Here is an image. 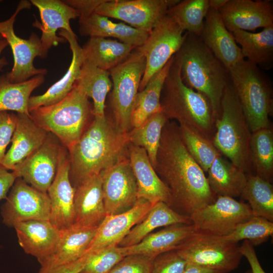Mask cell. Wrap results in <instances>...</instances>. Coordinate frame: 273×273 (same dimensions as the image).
Returning a JSON list of instances; mask_svg holds the SVG:
<instances>
[{
  "label": "cell",
  "mask_w": 273,
  "mask_h": 273,
  "mask_svg": "<svg viewBox=\"0 0 273 273\" xmlns=\"http://www.w3.org/2000/svg\"><path fill=\"white\" fill-rule=\"evenodd\" d=\"M127 155L136 182L138 198L152 204L163 202L171 207L169 190L158 176L146 150L129 143Z\"/></svg>",
  "instance_id": "21"
},
{
  "label": "cell",
  "mask_w": 273,
  "mask_h": 273,
  "mask_svg": "<svg viewBox=\"0 0 273 273\" xmlns=\"http://www.w3.org/2000/svg\"><path fill=\"white\" fill-rule=\"evenodd\" d=\"M2 207L3 222L8 226L30 220H50L51 204L47 193L17 178Z\"/></svg>",
  "instance_id": "14"
},
{
  "label": "cell",
  "mask_w": 273,
  "mask_h": 273,
  "mask_svg": "<svg viewBox=\"0 0 273 273\" xmlns=\"http://www.w3.org/2000/svg\"><path fill=\"white\" fill-rule=\"evenodd\" d=\"M183 273H224L223 271L210 269L195 264L187 263Z\"/></svg>",
  "instance_id": "50"
},
{
  "label": "cell",
  "mask_w": 273,
  "mask_h": 273,
  "mask_svg": "<svg viewBox=\"0 0 273 273\" xmlns=\"http://www.w3.org/2000/svg\"><path fill=\"white\" fill-rule=\"evenodd\" d=\"M79 32L83 36L116 38L135 48L142 46L149 34L124 23L114 22L94 11L79 13Z\"/></svg>",
  "instance_id": "27"
},
{
  "label": "cell",
  "mask_w": 273,
  "mask_h": 273,
  "mask_svg": "<svg viewBox=\"0 0 273 273\" xmlns=\"http://www.w3.org/2000/svg\"><path fill=\"white\" fill-rule=\"evenodd\" d=\"M272 234V222L262 217L253 215L248 220L239 224L231 233L221 237L235 243L248 240L254 246L266 242Z\"/></svg>",
  "instance_id": "42"
},
{
  "label": "cell",
  "mask_w": 273,
  "mask_h": 273,
  "mask_svg": "<svg viewBox=\"0 0 273 273\" xmlns=\"http://www.w3.org/2000/svg\"><path fill=\"white\" fill-rule=\"evenodd\" d=\"M228 0H209V8L218 11Z\"/></svg>",
  "instance_id": "52"
},
{
  "label": "cell",
  "mask_w": 273,
  "mask_h": 273,
  "mask_svg": "<svg viewBox=\"0 0 273 273\" xmlns=\"http://www.w3.org/2000/svg\"><path fill=\"white\" fill-rule=\"evenodd\" d=\"M186 32L184 42L174 55L182 80L208 99L215 120L220 115L221 99L230 81L229 71L200 36Z\"/></svg>",
  "instance_id": "3"
},
{
  "label": "cell",
  "mask_w": 273,
  "mask_h": 273,
  "mask_svg": "<svg viewBox=\"0 0 273 273\" xmlns=\"http://www.w3.org/2000/svg\"><path fill=\"white\" fill-rule=\"evenodd\" d=\"M3 39H4V38L2 37V36L0 34V41L2 40Z\"/></svg>",
  "instance_id": "53"
},
{
  "label": "cell",
  "mask_w": 273,
  "mask_h": 273,
  "mask_svg": "<svg viewBox=\"0 0 273 273\" xmlns=\"http://www.w3.org/2000/svg\"><path fill=\"white\" fill-rule=\"evenodd\" d=\"M135 47L110 38L92 37L82 47L84 61L109 71L124 61Z\"/></svg>",
  "instance_id": "31"
},
{
  "label": "cell",
  "mask_w": 273,
  "mask_h": 273,
  "mask_svg": "<svg viewBox=\"0 0 273 273\" xmlns=\"http://www.w3.org/2000/svg\"><path fill=\"white\" fill-rule=\"evenodd\" d=\"M231 32L254 31L273 25V7L270 1L228 0L218 10Z\"/></svg>",
  "instance_id": "20"
},
{
  "label": "cell",
  "mask_w": 273,
  "mask_h": 273,
  "mask_svg": "<svg viewBox=\"0 0 273 273\" xmlns=\"http://www.w3.org/2000/svg\"><path fill=\"white\" fill-rule=\"evenodd\" d=\"M246 60L259 68H270L273 62V25L257 33L242 30L232 32Z\"/></svg>",
  "instance_id": "33"
},
{
  "label": "cell",
  "mask_w": 273,
  "mask_h": 273,
  "mask_svg": "<svg viewBox=\"0 0 273 273\" xmlns=\"http://www.w3.org/2000/svg\"><path fill=\"white\" fill-rule=\"evenodd\" d=\"M48 132L37 125L30 115L17 113L12 145L0 167L13 170L14 167L35 152L46 141Z\"/></svg>",
  "instance_id": "23"
},
{
  "label": "cell",
  "mask_w": 273,
  "mask_h": 273,
  "mask_svg": "<svg viewBox=\"0 0 273 273\" xmlns=\"http://www.w3.org/2000/svg\"><path fill=\"white\" fill-rule=\"evenodd\" d=\"M58 34L69 44L72 56L71 62L63 76L44 93L30 97L28 103L29 111L40 107L52 105L62 100L71 91L79 75L84 58L77 36L64 30H60Z\"/></svg>",
  "instance_id": "28"
},
{
  "label": "cell",
  "mask_w": 273,
  "mask_h": 273,
  "mask_svg": "<svg viewBox=\"0 0 273 273\" xmlns=\"http://www.w3.org/2000/svg\"><path fill=\"white\" fill-rule=\"evenodd\" d=\"M182 141L188 152L201 167L207 172L214 159L221 154L210 139L198 132L185 126H178Z\"/></svg>",
  "instance_id": "41"
},
{
  "label": "cell",
  "mask_w": 273,
  "mask_h": 273,
  "mask_svg": "<svg viewBox=\"0 0 273 273\" xmlns=\"http://www.w3.org/2000/svg\"><path fill=\"white\" fill-rule=\"evenodd\" d=\"M174 55L150 79L145 88L137 94L131 114L132 128L142 125L151 116L162 111L160 103L163 84Z\"/></svg>",
  "instance_id": "34"
},
{
  "label": "cell",
  "mask_w": 273,
  "mask_h": 273,
  "mask_svg": "<svg viewBox=\"0 0 273 273\" xmlns=\"http://www.w3.org/2000/svg\"><path fill=\"white\" fill-rule=\"evenodd\" d=\"M62 144L49 132L42 146L12 172L35 189L47 193L57 173Z\"/></svg>",
  "instance_id": "16"
},
{
  "label": "cell",
  "mask_w": 273,
  "mask_h": 273,
  "mask_svg": "<svg viewBox=\"0 0 273 273\" xmlns=\"http://www.w3.org/2000/svg\"><path fill=\"white\" fill-rule=\"evenodd\" d=\"M145 59L136 48L122 62L109 72L112 83L110 105L118 131L128 132L131 114L145 72Z\"/></svg>",
  "instance_id": "8"
},
{
  "label": "cell",
  "mask_w": 273,
  "mask_h": 273,
  "mask_svg": "<svg viewBox=\"0 0 273 273\" xmlns=\"http://www.w3.org/2000/svg\"><path fill=\"white\" fill-rule=\"evenodd\" d=\"M8 46V43L5 39L0 41V56L2 53ZM9 63L5 57H0V71L3 70V68L8 65Z\"/></svg>",
  "instance_id": "51"
},
{
  "label": "cell",
  "mask_w": 273,
  "mask_h": 273,
  "mask_svg": "<svg viewBox=\"0 0 273 273\" xmlns=\"http://www.w3.org/2000/svg\"><path fill=\"white\" fill-rule=\"evenodd\" d=\"M1 2H2V1H1V0H0V3H1Z\"/></svg>",
  "instance_id": "54"
},
{
  "label": "cell",
  "mask_w": 273,
  "mask_h": 273,
  "mask_svg": "<svg viewBox=\"0 0 273 273\" xmlns=\"http://www.w3.org/2000/svg\"><path fill=\"white\" fill-rule=\"evenodd\" d=\"M86 257L87 254L85 253L78 260L57 267L49 273H80L85 264Z\"/></svg>",
  "instance_id": "49"
},
{
  "label": "cell",
  "mask_w": 273,
  "mask_h": 273,
  "mask_svg": "<svg viewBox=\"0 0 273 273\" xmlns=\"http://www.w3.org/2000/svg\"><path fill=\"white\" fill-rule=\"evenodd\" d=\"M18 243L24 252L35 257L40 264L53 253L61 230L50 220H30L15 223Z\"/></svg>",
  "instance_id": "26"
},
{
  "label": "cell",
  "mask_w": 273,
  "mask_h": 273,
  "mask_svg": "<svg viewBox=\"0 0 273 273\" xmlns=\"http://www.w3.org/2000/svg\"><path fill=\"white\" fill-rule=\"evenodd\" d=\"M229 73L251 132L269 126L272 89L267 75L245 59L229 69Z\"/></svg>",
  "instance_id": "7"
},
{
  "label": "cell",
  "mask_w": 273,
  "mask_h": 273,
  "mask_svg": "<svg viewBox=\"0 0 273 273\" xmlns=\"http://www.w3.org/2000/svg\"><path fill=\"white\" fill-rule=\"evenodd\" d=\"M154 169L169 190L171 207H176L183 215L190 216L216 199L205 172L188 152L173 122L168 121L163 128Z\"/></svg>",
  "instance_id": "1"
},
{
  "label": "cell",
  "mask_w": 273,
  "mask_h": 273,
  "mask_svg": "<svg viewBox=\"0 0 273 273\" xmlns=\"http://www.w3.org/2000/svg\"><path fill=\"white\" fill-rule=\"evenodd\" d=\"M192 224H175L152 233L139 243L122 247L125 256L143 255L154 258L157 256L176 250L196 230Z\"/></svg>",
  "instance_id": "29"
},
{
  "label": "cell",
  "mask_w": 273,
  "mask_h": 273,
  "mask_svg": "<svg viewBox=\"0 0 273 273\" xmlns=\"http://www.w3.org/2000/svg\"><path fill=\"white\" fill-rule=\"evenodd\" d=\"M16 123V114L0 112V164L6 154V148L11 141Z\"/></svg>",
  "instance_id": "46"
},
{
  "label": "cell",
  "mask_w": 273,
  "mask_h": 273,
  "mask_svg": "<svg viewBox=\"0 0 273 273\" xmlns=\"http://www.w3.org/2000/svg\"><path fill=\"white\" fill-rule=\"evenodd\" d=\"M184 32L177 21L166 14L149 33L145 42L136 48L146 61L139 92L178 52L186 37Z\"/></svg>",
  "instance_id": "10"
},
{
  "label": "cell",
  "mask_w": 273,
  "mask_h": 273,
  "mask_svg": "<svg viewBox=\"0 0 273 273\" xmlns=\"http://www.w3.org/2000/svg\"><path fill=\"white\" fill-rule=\"evenodd\" d=\"M187 264L175 250H171L154 258L151 273H183Z\"/></svg>",
  "instance_id": "44"
},
{
  "label": "cell",
  "mask_w": 273,
  "mask_h": 273,
  "mask_svg": "<svg viewBox=\"0 0 273 273\" xmlns=\"http://www.w3.org/2000/svg\"><path fill=\"white\" fill-rule=\"evenodd\" d=\"M253 215L248 203L231 197L217 196L213 202L197 210L190 217L196 230L223 237Z\"/></svg>",
  "instance_id": "13"
},
{
  "label": "cell",
  "mask_w": 273,
  "mask_h": 273,
  "mask_svg": "<svg viewBox=\"0 0 273 273\" xmlns=\"http://www.w3.org/2000/svg\"><path fill=\"white\" fill-rule=\"evenodd\" d=\"M248 202L254 215L273 222V187L271 183L252 173L240 196Z\"/></svg>",
  "instance_id": "39"
},
{
  "label": "cell",
  "mask_w": 273,
  "mask_h": 273,
  "mask_svg": "<svg viewBox=\"0 0 273 273\" xmlns=\"http://www.w3.org/2000/svg\"><path fill=\"white\" fill-rule=\"evenodd\" d=\"M168 119L161 111L151 116L142 125L127 132L129 144L142 147L155 168L163 128Z\"/></svg>",
  "instance_id": "37"
},
{
  "label": "cell",
  "mask_w": 273,
  "mask_h": 273,
  "mask_svg": "<svg viewBox=\"0 0 273 273\" xmlns=\"http://www.w3.org/2000/svg\"><path fill=\"white\" fill-rule=\"evenodd\" d=\"M96 229L74 223L61 230L56 248L51 255L40 264L37 273H49L57 267L82 258L86 253Z\"/></svg>",
  "instance_id": "24"
},
{
  "label": "cell",
  "mask_w": 273,
  "mask_h": 273,
  "mask_svg": "<svg viewBox=\"0 0 273 273\" xmlns=\"http://www.w3.org/2000/svg\"><path fill=\"white\" fill-rule=\"evenodd\" d=\"M44 81L43 75L19 83L11 82L6 74L1 75L0 112L11 111L30 115L28 103L30 95Z\"/></svg>",
  "instance_id": "36"
},
{
  "label": "cell",
  "mask_w": 273,
  "mask_h": 273,
  "mask_svg": "<svg viewBox=\"0 0 273 273\" xmlns=\"http://www.w3.org/2000/svg\"><path fill=\"white\" fill-rule=\"evenodd\" d=\"M74 189V223L97 228L106 216L102 191V172L84 180Z\"/></svg>",
  "instance_id": "25"
},
{
  "label": "cell",
  "mask_w": 273,
  "mask_h": 273,
  "mask_svg": "<svg viewBox=\"0 0 273 273\" xmlns=\"http://www.w3.org/2000/svg\"><path fill=\"white\" fill-rule=\"evenodd\" d=\"M162 111L179 125L194 130L212 141L215 118L208 99L183 81L178 62L173 61L165 80L160 99Z\"/></svg>",
  "instance_id": "4"
},
{
  "label": "cell",
  "mask_w": 273,
  "mask_h": 273,
  "mask_svg": "<svg viewBox=\"0 0 273 273\" xmlns=\"http://www.w3.org/2000/svg\"><path fill=\"white\" fill-rule=\"evenodd\" d=\"M177 0H98L94 12L150 33Z\"/></svg>",
  "instance_id": "12"
},
{
  "label": "cell",
  "mask_w": 273,
  "mask_h": 273,
  "mask_svg": "<svg viewBox=\"0 0 273 273\" xmlns=\"http://www.w3.org/2000/svg\"><path fill=\"white\" fill-rule=\"evenodd\" d=\"M153 204L144 199H138L130 209L106 215L97 228L86 253L118 246L131 229L145 217Z\"/></svg>",
  "instance_id": "19"
},
{
  "label": "cell",
  "mask_w": 273,
  "mask_h": 273,
  "mask_svg": "<svg viewBox=\"0 0 273 273\" xmlns=\"http://www.w3.org/2000/svg\"><path fill=\"white\" fill-rule=\"evenodd\" d=\"M207 173L209 186L216 196H241L247 174L221 154L214 159Z\"/></svg>",
  "instance_id": "32"
},
{
  "label": "cell",
  "mask_w": 273,
  "mask_h": 273,
  "mask_svg": "<svg viewBox=\"0 0 273 273\" xmlns=\"http://www.w3.org/2000/svg\"><path fill=\"white\" fill-rule=\"evenodd\" d=\"M31 6L30 2L21 1L9 18L0 21V34L10 46L14 59L11 71L6 74L13 83L21 82L34 76L45 75L47 73L46 69L36 68L33 65L35 57L42 58V56L40 38L32 32L28 39L22 38L16 34L14 29L16 17L19 13L24 9H29Z\"/></svg>",
  "instance_id": "11"
},
{
  "label": "cell",
  "mask_w": 273,
  "mask_h": 273,
  "mask_svg": "<svg viewBox=\"0 0 273 273\" xmlns=\"http://www.w3.org/2000/svg\"><path fill=\"white\" fill-rule=\"evenodd\" d=\"M68 151L63 146L55 177L47 194L51 204L50 221L61 230L74 224L75 189L69 175Z\"/></svg>",
  "instance_id": "18"
},
{
  "label": "cell",
  "mask_w": 273,
  "mask_h": 273,
  "mask_svg": "<svg viewBox=\"0 0 273 273\" xmlns=\"http://www.w3.org/2000/svg\"><path fill=\"white\" fill-rule=\"evenodd\" d=\"M17 177L12 171L0 167V201L7 198L8 193Z\"/></svg>",
  "instance_id": "48"
},
{
  "label": "cell",
  "mask_w": 273,
  "mask_h": 273,
  "mask_svg": "<svg viewBox=\"0 0 273 273\" xmlns=\"http://www.w3.org/2000/svg\"><path fill=\"white\" fill-rule=\"evenodd\" d=\"M251 131L231 80L220 103V114L215 120L212 142L218 152L246 174L252 168L250 159Z\"/></svg>",
  "instance_id": "5"
},
{
  "label": "cell",
  "mask_w": 273,
  "mask_h": 273,
  "mask_svg": "<svg viewBox=\"0 0 273 273\" xmlns=\"http://www.w3.org/2000/svg\"><path fill=\"white\" fill-rule=\"evenodd\" d=\"M200 37L228 71L245 59L240 47L232 33L226 29L217 10L209 8Z\"/></svg>",
  "instance_id": "22"
},
{
  "label": "cell",
  "mask_w": 273,
  "mask_h": 273,
  "mask_svg": "<svg viewBox=\"0 0 273 273\" xmlns=\"http://www.w3.org/2000/svg\"><path fill=\"white\" fill-rule=\"evenodd\" d=\"M239 248L238 243L196 230L175 250L187 263L228 273L240 264Z\"/></svg>",
  "instance_id": "9"
},
{
  "label": "cell",
  "mask_w": 273,
  "mask_h": 273,
  "mask_svg": "<svg viewBox=\"0 0 273 273\" xmlns=\"http://www.w3.org/2000/svg\"><path fill=\"white\" fill-rule=\"evenodd\" d=\"M250 159L255 175L271 183L273 176V132L270 126L252 132Z\"/></svg>",
  "instance_id": "38"
},
{
  "label": "cell",
  "mask_w": 273,
  "mask_h": 273,
  "mask_svg": "<svg viewBox=\"0 0 273 273\" xmlns=\"http://www.w3.org/2000/svg\"><path fill=\"white\" fill-rule=\"evenodd\" d=\"M239 248L242 256L248 260L252 273H266L260 264L253 246L248 240H244Z\"/></svg>",
  "instance_id": "47"
},
{
  "label": "cell",
  "mask_w": 273,
  "mask_h": 273,
  "mask_svg": "<svg viewBox=\"0 0 273 273\" xmlns=\"http://www.w3.org/2000/svg\"><path fill=\"white\" fill-rule=\"evenodd\" d=\"M85 264L80 273H109L125 257L122 247H107L86 253Z\"/></svg>",
  "instance_id": "43"
},
{
  "label": "cell",
  "mask_w": 273,
  "mask_h": 273,
  "mask_svg": "<svg viewBox=\"0 0 273 273\" xmlns=\"http://www.w3.org/2000/svg\"><path fill=\"white\" fill-rule=\"evenodd\" d=\"M209 9V0L179 1L167 14L173 18L183 30L200 36Z\"/></svg>",
  "instance_id": "40"
},
{
  "label": "cell",
  "mask_w": 273,
  "mask_h": 273,
  "mask_svg": "<svg viewBox=\"0 0 273 273\" xmlns=\"http://www.w3.org/2000/svg\"><path fill=\"white\" fill-rule=\"evenodd\" d=\"M128 144L127 133L118 131L106 116L94 117L79 139L67 150L73 187L100 173L126 155Z\"/></svg>",
  "instance_id": "2"
},
{
  "label": "cell",
  "mask_w": 273,
  "mask_h": 273,
  "mask_svg": "<svg viewBox=\"0 0 273 273\" xmlns=\"http://www.w3.org/2000/svg\"><path fill=\"white\" fill-rule=\"evenodd\" d=\"M30 2L38 9L39 13L41 23L36 19L32 25L41 31L40 39L42 49V59H44L53 46L66 41L57 35L59 29L64 30L77 36L70 23L71 20L79 17V13L64 1L31 0Z\"/></svg>",
  "instance_id": "17"
},
{
  "label": "cell",
  "mask_w": 273,
  "mask_h": 273,
  "mask_svg": "<svg viewBox=\"0 0 273 273\" xmlns=\"http://www.w3.org/2000/svg\"><path fill=\"white\" fill-rule=\"evenodd\" d=\"M125 155L102 172V191L107 215L131 208L138 200L136 180Z\"/></svg>",
  "instance_id": "15"
},
{
  "label": "cell",
  "mask_w": 273,
  "mask_h": 273,
  "mask_svg": "<svg viewBox=\"0 0 273 273\" xmlns=\"http://www.w3.org/2000/svg\"><path fill=\"white\" fill-rule=\"evenodd\" d=\"M75 85L93 99L94 117L106 116L105 101L112 87L109 72L84 61Z\"/></svg>",
  "instance_id": "35"
},
{
  "label": "cell",
  "mask_w": 273,
  "mask_h": 273,
  "mask_svg": "<svg viewBox=\"0 0 273 273\" xmlns=\"http://www.w3.org/2000/svg\"><path fill=\"white\" fill-rule=\"evenodd\" d=\"M175 224H192V222L190 216L179 213L164 202H157L145 217L131 229L118 246L135 245L156 229Z\"/></svg>",
  "instance_id": "30"
},
{
  "label": "cell",
  "mask_w": 273,
  "mask_h": 273,
  "mask_svg": "<svg viewBox=\"0 0 273 273\" xmlns=\"http://www.w3.org/2000/svg\"><path fill=\"white\" fill-rule=\"evenodd\" d=\"M88 97L74 85L69 94L56 104L29 111L33 120L55 135L69 149L81 137L94 116Z\"/></svg>",
  "instance_id": "6"
},
{
  "label": "cell",
  "mask_w": 273,
  "mask_h": 273,
  "mask_svg": "<svg viewBox=\"0 0 273 273\" xmlns=\"http://www.w3.org/2000/svg\"><path fill=\"white\" fill-rule=\"evenodd\" d=\"M154 258L143 255H129L123 257L109 273H151Z\"/></svg>",
  "instance_id": "45"
}]
</instances>
